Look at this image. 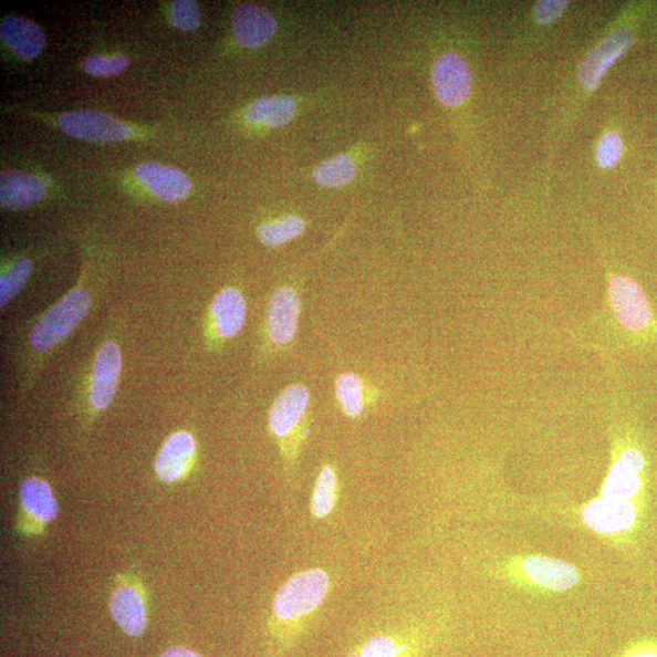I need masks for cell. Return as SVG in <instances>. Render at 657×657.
Segmentation results:
<instances>
[{
	"label": "cell",
	"mask_w": 657,
	"mask_h": 657,
	"mask_svg": "<svg viewBox=\"0 0 657 657\" xmlns=\"http://www.w3.org/2000/svg\"><path fill=\"white\" fill-rule=\"evenodd\" d=\"M311 395L303 385H291L275 399L270 413V429L279 440H288L306 419Z\"/></svg>",
	"instance_id": "cell-12"
},
{
	"label": "cell",
	"mask_w": 657,
	"mask_h": 657,
	"mask_svg": "<svg viewBox=\"0 0 657 657\" xmlns=\"http://www.w3.org/2000/svg\"><path fill=\"white\" fill-rule=\"evenodd\" d=\"M521 569L531 582L555 592H564L576 586L580 578L575 567L550 557H528L523 560Z\"/></svg>",
	"instance_id": "cell-17"
},
{
	"label": "cell",
	"mask_w": 657,
	"mask_h": 657,
	"mask_svg": "<svg viewBox=\"0 0 657 657\" xmlns=\"http://www.w3.org/2000/svg\"><path fill=\"white\" fill-rule=\"evenodd\" d=\"M109 594L108 607L117 626L129 637H140L148 624V607L142 583L119 576Z\"/></svg>",
	"instance_id": "cell-5"
},
{
	"label": "cell",
	"mask_w": 657,
	"mask_h": 657,
	"mask_svg": "<svg viewBox=\"0 0 657 657\" xmlns=\"http://www.w3.org/2000/svg\"><path fill=\"white\" fill-rule=\"evenodd\" d=\"M335 393L341 409L351 419H357L364 411V384L353 373L340 375L335 384Z\"/></svg>",
	"instance_id": "cell-22"
},
{
	"label": "cell",
	"mask_w": 657,
	"mask_h": 657,
	"mask_svg": "<svg viewBox=\"0 0 657 657\" xmlns=\"http://www.w3.org/2000/svg\"><path fill=\"white\" fill-rule=\"evenodd\" d=\"M32 272V262L21 259L11 265L10 270L0 278V306L4 309L27 284Z\"/></svg>",
	"instance_id": "cell-26"
},
{
	"label": "cell",
	"mask_w": 657,
	"mask_h": 657,
	"mask_svg": "<svg viewBox=\"0 0 657 657\" xmlns=\"http://www.w3.org/2000/svg\"><path fill=\"white\" fill-rule=\"evenodd\" d=\"M569 2H556V0H543L534 8V18L540 24H551L562 17L567 9Z\"/></svg>",
	"instance_id": "cell-30"
},
{
	"label": "cell",
	"mask_w": 657,
	"mask_h": 657,
	"mask_svg": "<svg viewBox=\"0 0 657 657\" xmlns=\"http://www.w3.org/2000/svg\"><path fill=\"white\" fill-rule=\"evenodd\" d=\"M134 175L157 199L166 202L186 200L192 189L190 179L181 170L154 161L138 165Z\"/></svg>",
	"instance_id": "cell-14"
},
{
	"label": "cell",
	"mask_w": 657,
	"mask_h": 657,
	"mask_svg": "<svg viewBox=\"0 0 657 657\" xmlns=\"http://www.w3.org/2000/svg\"><path fill=\"white\" fill-rule=\"evenodd\" d=\"M67 136L92 143H117L129 137L131 129L119 119L94 109H79L59 118Z\"/></svg>",
	"instance_id": "cell-6"
},
{
	"label": "cell",
	"mask_w": 657,
	"mask_h": 657,
	"mask_svg": "<svg viewBox=\"0 0 657 657\" xmlns=\"http://www.w3.org/2000/svg\"><path fill=\"white\" fill-rule=\"evenodd\" d=\"M301 299L292 288L274 292L267 310V332L277 346L292 343L299 331Z\"/></svg>",
	"instance_id": "cell-11"
},
{
	"label": "cell",
	"mask_w": 657,
	"mask_h": 657,
	"mask_svg": "<svg viewBox=\"0 0 657 657\" xmlns=\"http://www.w3.org/2000/svg\"><path fill=\"white\" fill-rule=\"evenodd\" d=\"M296 115V102L291 96L278 95L255 101L246 113L251 124L277 128L290 124Z\"/></svg>",
	"instance_id": "cell-21"
},
{
	"label": "cell",
	"mask_w": 657,
	"mask_h": 657,
	"mask_svg": "<svg viewBox=\"0 0 657 657\" xmlns=\"http://www.w3.org/2000/svg\"><path fill=\"white\" fill-rule=\"evenodd\" d=\"M45 197V186L39 177L8 170L0 177V204L4 209L22 210Z\"/></svg>",
	"instance_id": "cell-19"
},
{
	"label": "cell",
	"mask_w": 657,
	"mask_h": 657,
	"mask_svg": "<svg viewBox=\"0 0 657 657\" xmlns=\"http://www.w3.org/2000/svg\"><path fill=\"white\" fill-rule=\"evenodd\" d=\"M169 20L179 30H197L201 22L200 8L192 0H176L170 8Z\"/></svg>",
	"instance_id": "cell-27"
},
{
	"label": "cell",
	"mask_w": 657,
	"mask_h": 657,
	"mask_svg": "<svg viewBox=\"0 0 657 657\" xmlns=\"http://www.w3.org/2000/svg\"><path fill=\"white\" fill-rule=\"evenodd\" d=\"M313 177L323 187H345L355 179L356 167L348 155H338L316 167Z\"/></svg>",
	"instance_id": "cell-23"
},
{
	"label": "cell",
	"mask_w": 657,
	"mask_h": 657,
	"mask_svg": "<svg viewBox=\"0 0 657 657\" xmlns=\"http://www.w3.org/2000/svg\"><path fill=\"white\" fill-rule=\"evenodd\" d=\"M636 36L628 28H620L608 34L604 41L593 48L580 66L578 79L582 88L594 92L598 88L606 71L625 55L635 44Z\"/></svg>",
	"instance_id": "cell-7"
},
{
	"label": "cell",
	"mask_w": 657,
	"mask_h": 657,
	"mask_svg": "<svg viewBox=\"0 0 657 657\" xmlns=\"http://www.w3.org/2000/svg\"><path fill=\"white\" fill-rule=\"evenodd\" d=\"M92 303L93 298L87 289H72L35 321L30 334L31 347L41 355L53 351L83 322Z\"/></svg>",
	"instance_id": "cell-2"
},
{
	"label": "cell",
	"mask_w": 657,
	"mask_h": 657,
	"mask_svg": "<svg viewBox=\"0 0 657 657\" xmlns=\"http://www.w3.org/2000/svg\"><path fill=\"white\" fill-rule=\"evenodd\" d=\"M128 66L129 59L126 56L105 58L102 55H93L83 63V70L96 77L117 76Z\"/></svg>",
	"instance_id": "cell-28"
},
{
	"label": "cell",
	"mask_w": 657,
	"mask_h": 657,
	"mask_svg": "<svg viewBox=\"0 0 657 657\" xmlns=\"http://www.w3.org/2000/svg\"><path fill=\"white\" fill-rule=\"evenodd\" d=\"M337 479L331 467H324L316 480L312 498V513L322 519L332 513L336 502Z\"/></svg>",
	"instance_id": "cell-25"
},
{
	"label": "cell",
	"mask_w": 657,
	"mask_h": 657,
	"mask_svg": "<svg viewBox=\"0 0 657 657\" xmlns=\"http://www.w3.org/2000/svg\"><path fill=\"white\" fill-rule=\"evenodd\" d=\"M647 459L636 445L625 446L608 470L603 487V497L632 502L638 496L643 484V473Z\"/></svg>",
	"instance_id": "cell-8"
},
{
	"label": "cell",
	"mask_w": 657,
	"mask_h": 657,
	"mask_svg": "<svg viewBox=\"0 0 657 657\" xmlns=\"http://www.w3.org/2000/svg\"><path fill=\"white\" fill-rule=\"evenodd\" d=\"M432 84L437 100L445 106L465 103L471 91V73L466 61L455 53L442 55L434 66Z\"/></svg>",
	"instance_id": "cell-9"
},
{
	"label": "cell",
	"mask_w": 657,
	"mask_h": 657,
	"mask_svg": "<svg viewBox=\"0 0 657 657\" xmlns=\"http://www.w3.org/2000/svg\"><path fill=\"white\" fill-rule=\"evenodd\" d=\"M122 372V356L114 341L106 343L96 353L91 384V405L96 411L112 406Z\"/></svg>",
	"instance_id": "cell-10"
},
{
	"label": "cell",
	"mask_w": 657,
	"mask_h": 657,
	"mask_svg": "<svg viewBox=\"0 0 657 657\" xmlns=\"http://www.w3.org/2000/svg\"><path fill=\"white\" fill-rule=\"evenodd\" d=\"M197 442L188 431H178L170 435L158 452L155 460V472L163 482L175 483L189 472Z\"/></svg>",
	"instance_id": "cell-13"
},
{
	"label": "cell",
	"mask_w": 657,
	"mask_h": 657,
	"mask_svg": "<svg viewBox=\"0 0 657 657\" xmlns=\"http://www.w3.org/2000/svg\"><path fill=\"white\" fill-rule=\"evenodd\" d=\"M18 530L24 535L44 533L59 515V503L52 486L40 478L23 480L19 492Z\"/></svg>",
	"instance_id": "cell-4"
},
{
	"label": "cell",
	"mask_w": 657,
	"mask_h": 657,
	"mask_svg": "<svg viewBox=\"0 0 657 657\" xmlns=\"http://www.w3.org/2000/svg\"><path fill=\"white\" fill-rule=\"evenodd\" d=\"M331 588V578L325 571L313 569L292 576L280 588L273 602L275 616L294 620L319 608Z\"/></svg>",
	"instance_id": "cell-3"
},
{
	"label": "cell",
	"mask_w": 657,
	"mask_h": 657,
	"mask_svg": "<svg viewBox=\"0 0 657 657\" xmlns=\"http://www.w3.org/2000/svg\"><path fill=\"white\" fill-rule=\"evenodd\" d=\"M624 155V143L619 134L612 132L605 134L596 148V161L602 168H613Z\"/></svg>",
	"instance_id": "cell-29"
},
{
	"label": "cell",
	"mask_w": 657,
	"mask_h": 657,
	"mask_svg": "<svg viewBox=\"0 0 657 657\" xmlns=\"http://www.w3.org/2000/svg\"><path fill=\"white\" fill-rule=\"evenodd\" d=\"M626 657H657V645L645 644L632 649Z\"/></svg>",
	"instance_id": "cell-32"
},
{
	"label": "cell",
	"mask_w": 657,
	"mask_h": 657,
	"mask_svg": "<svg viewBox=\"0 0 657 657\" xmlns=\"http://www.w3.org/2000/svg\"><path fill=\"white\" fill-rule=\"evenodd\" d=\"M397 647L388 637H375L364 645L359 657H396Z\"/></svg>",
	"instance_id": "cell-31"
},
{
	"label": "cell",
	"mask_w": 657,
	"mask_h": 657,
	"mask_svg": "<svg viewBox=\"0 0 657 657\" xmlns=\"http://www.w3.org/2000/svg\"><path fill=\"white\" fill-rule=\"evenodd\" d=\"M0 39L23 60L39 56L45 46V36L39 24L19 17H8L2 21Z\"/></svg>",
	"instance_id": "cell-20"
},
{
	"label": "cell",
	"mask_w": 657,
	"mask_h": 657,
	"mask_svg": "<svg viewBox=\"0 0 657 657\" xmlns=\"http://www.w3.org/2000/svg\"><path fill=\"white\" fill-rule=\"evenodd\" d=\"M607 299L616 324L632 345L657 344V315L647 292L635 278L626 274L608 277Z\"/></svg>",
	"instance_id": "cell-1"
},
{
	"label": "cell",
	"mask_w": 657,
	"mask_h": 657,
	"mask_svg": "<svg viewBox=\"0 0 657 657\" xmlns=\"http://www.w3.org/2000/svg\"><path fill=\"white\" fill-rule=\"evenodd\" d=\"M637 510L633 502L602 497L583 510L586 525L596 532L618 533L635 525Z\"/></svg>",
	"instance_id": "cell-15"
},
{
	"label": "cell",
	"mask_w": 657,
	"mask_h": 657,
	"mask_svg": "<svg viewBox=\"0 0 657 657\" xmlns=\"http://www.w3.org/2000/svg\"><path fill=\"white\" fill-rule=\"evenodd\" d=\"M160 657H202L198 653H195L187 648L174 647L165 650Z\"/></svg>",
	"instance_id": "cell-33"
},
{
	"label": "cell",
	"mask_w": 657,
	"mask_h": 657,
	"mask_svg": "<svg viewBox=\"0 0 657 657\" xmlns=\"http://www.w3.org/2000/svg\"><path fill=\"white\" fill-rule=\"evenodd\" d=\"M304 229H306V222L301 217L286 216L280 221L261 226L258 236L263 246L274 249L299 238Z\"/></svg>",
	"instance_id": "cell-24"
},
{
	"label": "cell",
	"mask_w": 657,
	"mask_h": 657,
	"mask_svg": "<svg viewBox=\"0 0 657 657\" xmlns=\"http://www.w3.org/2000/svg\"><path fill=\"white\" fill-rule=\"evenodd\" d=\"M248 304L241 292L227 288L219 292L211 304V316L216 334L223 338L236 337L246 324Z\"/></svg>",
	"instance_id": "cell-18"
},
{
	"label": "cell",
	"mask_w": 657,
	"mask_h": 657,
	"mask_svg": "<svg viewBox=\"0 0 657 657\" xmlns=\"http://www.w3.org/2000/svg\"><path fill=\"white\" fill-rule=\"evenodd\" d=\"M233 30L237 41L247 48H259L272 40L277 21L270 11L255 4H242L236 9Z\"/></svg>",
	"instance_id": "cell-16"
}]
</instances>
